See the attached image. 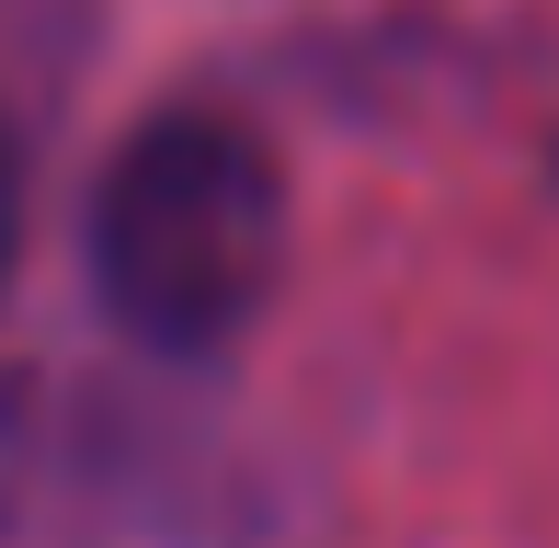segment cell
I'll use <instances>...</instances> for the list:
<instances>
[{"mask_svg": "<svg viewBox=\"0 0 559 548\" xmlns=\"http://www.w3.org/2000/svg\"><path fill=\"white\" fill-rule=\"evenodd\" d=\"M286 263V183L228 115H160L92 183V286L148 355H217Z\"/></svg>", "mask_w": 559, "mask_h": 548, "instance_id": "1", "label": "cell"}, {"mask_svg": "<svg viewBox=\"0 0 559 548\" xmlns=\"http://www.w3.org/2000/svg\"><path fill=\"white\" fill-rule=\"evenodd\" d=\"M12 252H23V148L0 127V286H12Z\"/></svg>", "mask_w": 559, "mask_h": 548, "instance_id": "2", "label": "cell"}]
</instances>
